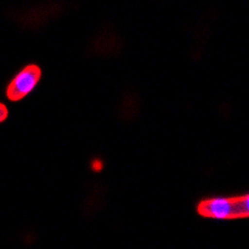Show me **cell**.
<instances>
[{"instance_id": "obj_2", "label": "cell", "mask_w": 249, "mask_h": 249, "mask_svg": "<svg viewBox=\"0 0 249 249\" xmlns=\"http://www.w3.org/2000/svg\"><path fill=\"white\" fill-rule=\"evenodd\" d=\"M197 213L212 219H235L239 218L235 197H214L202 199L197 204Z\"/></svg>"}, {"instance_id": "obj_1", "label": "cell", "mask_w": 249, "mask_h": 249, "mask_svg": "<svg viewBox=\"0 0 249 249\" xmlns=\"http://www.w3.org/2000/svg\"><path fill=\"white\" fill-rule=\"evenodd\" d=\"M41 79V69L36 64H29L10 80L6 86L5 95L10 101H20L36 88Z\"/></svg>"}, {"instance_id": "obj_3", "label": "cell", "mask_w": 249, "mask_h": 249, "mask_svg": "<svg viewBox=\"0 0 249 249\" xmlns=\"http://www.w3.org/2000/svg\"><path fill=\"white\" fill-rule=\"evenodd\" d=\"M239 218L249 217V193L235 197Z\"/></svg>"}, {"instance_id": "obj_4", "label": "cell", "mask_w": 249, "mask_h": 249, "mask_svg": "<svg viewBox=\"0 0 249 249\" xmlns=\"http://www.w3.org/2000/svg\"><path fill=\"white\" fill-rule=\"evenodd\" d=\"M8 116V110H6V106L5 105H1V116H0V120L4 121Z\"/></svg>"}]
</instances>
